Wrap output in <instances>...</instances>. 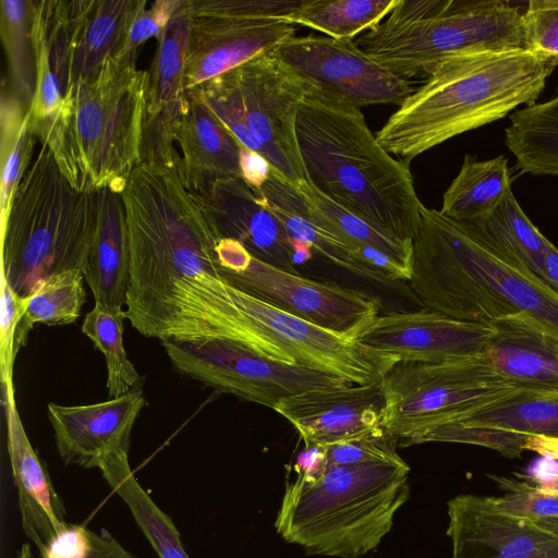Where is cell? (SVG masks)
<instances>
[{
  "mask_svg": "<svg viewBox=\"0 0 558 558\" xmlns=\"http://www.w3.org/2000/svg\"><path fill=\"white\" fill-rule=\"evenodd\" d=\"M130 241L125 314L160 341L215 339L232 303L218 235L178 166L138 162L121 192Z\"/></svg>",
  "mask_w": 558,
  "mask_h": 558,
  "instance_id": "1",
  "label": "cell"
},
{
  "mask_svg": "<svg viewBox=\"0 0 558 558\" xmlns=\"http://www.w3.org/2000/svg\"><path fill=\"white\" fill-rule=\"evenodd\" d=\"M295 133L306 179L316 190L412 242L425 206L409 163L380 145L360 107L314 85L300 107Z\"/></svg>",
  "mask_w": 558,
  "mask_h": 558,
  "instance_id": "2",
  "label": "cell"
},
{
  "mask_svg": "<svg viewBox=\"0 0 558 558\" xmlns=\"http://www.w3.org/2000/svg\"><path fill=\"white\" fill-rule=\"evenodd\" d=\"M413 293L426 310L484 325L526 313L558 336V293L480 227L424 207L412 240Z\"/></svg>",
  "mask_w": 558,
  "mask_h": 558,
  "instance_id": "3",
  "label": "cell"
},
{
  "mask_svg": "<svg viewBox=\"0 0 558 558\" xmlns=\"http://www.w3.org/2000/svg\"><path fill=\"white\" fill-rule=\"evenodd\" d=\"M558 60L530 50L461 53L441 60L377 131L400 160L534 105Z\"/></svg>",
  "mask_w": 558,
  "mask_h": 558,
  "instance_id": "4",
  "label": "cell"
},
{
  "mask_svg": "<svg viewBox=\"0 0 558 558\" xmlns=\"http://www.w3.org/2000/svg\"><path fill=\"white\" fill-rule=\"evenodd\" d=\"M147 82L135 59L109 57L69 88L50 118L29 128L76 189L122 192L141 161Z\"/></svg>",
  "mask_w": 558,
  "mask_h": 558,
  "instance_id": "5",
  "label": "cell"
},
{
  "mask_svg": "<svg viewBox=\"0 0 558 558\" xmlns=\"http://www.w3.org/2000/svg\"><path fill=\"white\" fill-rule=\"evenodd\" d=\"M405 461L323 466L287 484L278 534L307 554L359 558L389 533L408 500Z\"/></svg>",
  "mask_w": 558,
  "mask_h": 558,
  "instance_id": "6",
  "label": "cell"
},
{
  "mask_svg": "<svg viewBox=\"0 0 558 558\" xmlns=\"http://www.w3.org/2000/svg\"><path fill=\"white\" fill-rule=\"evenodd\" d=\"M96 223V190H78L41 145L1 222V277L28 298L50 276L83 271Z\"/></svg>",
  "mask_w": 558,
  "mask_h": 558,
  "instance_id": "7",
  "label": "cell"
},
{
  "mask_svg": "<svg viewBox=\"0 0 558 558\" xmlns=\"http://www.w3.org/2000/svg\"><path fill=\"white\" fill-rule=\"evenodd\" d=\"M354 43L408 80L454 54L527 50L523 13L500 0H399Z\"/></svg>",
  "mask_w": 558,
  "mask_h": 558,
  "instance_id": "8",
  "label": "cell"
},
{
  "mask_svg": "<svg viewBox=\"0 0 558 558\" xmlns=\"http://www.w3.org/2000/svg\"><path fill=\"white\" fill-rule=\"evenodd\" d=\"M302 0H184V86L199 85L272 52L295 36L286 17Z\"/></svg>",
  "mask_w": 558,
  "mask_h": 558,
  "instance_id": "9",
  "label": "cell"
},
{
  "mask_svg": "<svg viewBox=\"0 0 558 558\" xmlns=\"http://www.w3.org/2000/svg\"><path fill=\"white\" fill-rule=\"evenodd\" d=\"M385 430L402 447L424 432L509 392L482 353L440 363L397 362L383 376Z\"/></svg>",
  "mask_w": 558,
  "mask_h": 558,
  "instance_id": "10",
  "label": "cell"
},
{
  "mask_svg": "<svg viewBox=\"0 0 558 558\" xmlns=\"http://www.w3.org/2000/svg\"><path fill=\"white\" fill-rule=\"evenodd\" d=\"M241 325L257 350L279 362L338 376L350 384L381 380L398 362L391 355L365 347L232 288Z\"/></svg>",
  "mask_w": 558,
  "mask_h": 558,
  "instance_id": "11",
  "label": "cell"
},
{
  "mask_svg": "<svg viewBox=\"0 0 558 558\" xmlns=\"http://www.w3.org/2000/svg\"><path fill=\"white\" fill-rule=\"evenodd\" d=\"M161 344L177 372L271 409L306 390L350 385L331 374L272 360L233 340H166Z\"/></svg>",
  "mask_w": 558,
  "mask_h": 558,
  "instance_id": "12",
  "label": "cell"
},
{
  "mask_svg": "<svg viewBox=\"0 0 558 558\" xmlns=\"http://www.w3.org/2000/svg\"><path fill=\"white\" fill-rule=\"evenodd\" d=\"M221 76L233 92L270 172L299 189L307 179L295 125L302 101L314 85L271 52Z\"/></svg>",
  "mask_w": 558,
  "mask_h": 558,
  "instance_id": "13",
  "label": "cell"
},
{
  "mask_svg": "<svg viewBox=\"0 0 558 558\" xmlns=\"http://www.w3.org/2000/svg\"><path fill=\"white\" fill-rule=\"evenodd\" d=\"M220 271L254 298L348 339H356L379 313L374 298L277 268L252 255L240 270Z\"/></svg>",
  "mask_w": 558,
  "mask_h": 558,
  "instance_id": "14",
  "label": "cell"
},
{
  "mask_svg": "<svg viewBox=\"0 0 558 558\" xmlns=\"http://www.w3.org/2000/svg\"><path fill=\"white\" fill-rule=\"evenodd\" d=\"M271 53L316 87L360 108L400 105L415 90L408 78L373 60L351 39L292 36Z\"/></svg>",
  "mask_w": 558,
  "mask_h": 558,
  "instance_id": "15",
  "label": "cell"
},
{
  "mask_svg": "<svg viewBox=\"0 0 558 558\" xmlns=\"http://www.w3.org/2000/svg\"><path fill=\"white\" fill-rule=\"evenodd\" d=\"M558 437V392L515 388L411 440L477 445L518 458L527 436Z\"/></svg>",
  "mask_w": 558,
  "mask_h": 558,
  "instance_id": "16",
  "label": "cell"
},
{
  "mask_svg": "<svg viewBox=\"0 0 558 558\" xmlns=\"http://www.w3.org/2000/svg\"><path fill=\"white\" fill-rule=\"evenodd\" d=\"M381 380L316 388L280 400L274 410L298 430L306 448H324L385 429Z\"/></svg>",
  "mask_w": 558,
  "mask_h": 558,
  "instance_id": "17",
  "label": "cell"
},
{
  "mask_svg": "<svg viewBox=\"0 0 558 558\" xmlns=\"http://www.w3.org/2000/svg\"><path fill=\"white\" fill-rule=\"evenodd\" d=\"M493 332L425 308L378 315L355 340L398 362L440 363L482 353Z\"/></svg>",
  "mask_w": 558,
  "mask_h": 558,
  "instance_id": "18",
  "label": "cell"
},
{
  "mask_svg": "<svg viewBox=\"0 0 558 558\" xmlns=\"http://www.w3.org/2000/svg\"><path fill=\"white\" fill-rule=\"evenodd\" d=\"M447 535L451 558H558V536L498 509L493 497L450 499Z\"/></svg>",
  "mask_w": 558,
  "mask_h": 558,
  "instance_id": "19",
  "label": "cell"
},
{
  "mask_svg": "<svg viewBox=\"0 0 558 558\" xmlns=\"http://www.w3.org/2000/svg\"><path fill=\"white\" fill-rule=\"evenodd\" d=\"M183 1L157 38V49L147 71L141 148L143 162L174 167L180 160L174 143L187 100L184 86L186 20Z\"/></svg>",
  "mask_w": 558,
  "mask_h": 558,
  "instance_id": "20",
  "label": "cell"
},
{
  "mask_svg": "<svg viewBox=\"0 0 558 558\" xmlns=\"http://www.w3.org/2000/svg\"><path fill=\"white\" fill-rule=\"evenodd\" d=\"M145 403L140 386L93 404L49 402L48 418L63 463L92 469L111 453L129 452L132 429Z\"/></svg>",
  "mask_w": 558,
  "mask_h": 558,
  "instance_id": "21",
  "label": "cell"
},
{
  "mask_svg": "<svg viewBox=\"0 0 558 558\" xmlns=\"http://www.w3.org/2000/svg\"><path fill=\"white\" fill-rule=\"evenodd\" d=\"M204 211L219 239L242 244L248 253L277 268H295L300 248L258 190L242 177L216 184L201 197Z\"/></svg>",
  "mask_w": 558,
  "mask_h": 558,
  "instance_id": "22",
  "label": "cell"
},
{
  "mask_svg": "<svg viewBox=\"0 0 558 558\" xmlns=\"http://www.w3.org/2000/svg\"><path fill=\"white\" fill-rule=\"evenodd\" d=\"M89 1H33L32 38L37 82L29 109V128L50 118L70 88L74 39Z\"/></svg>",
  "mask_w": 558,
  "mask_h": 558,
  "instance_id": "23",
  "label": "cell"
},
{
  "mask_svg": "<svg viewBox=\"0 0 558 558\" xmlns=\"http://www.w3.org/2000/svg\"><path fill=\"white\" fill-rule=\"evenodd\" d=\"M482 355L514 388L558 392V336L526 313L496 319Z\"/></svg>",
  "mask_w": 558,
  "mask_h": 558,
  "instance_id": "24",
  "label": "cell"
},
{
  "mask_svg": "<svg viewBox=\"0 0 558 558\" xmlns=\"http://www.w3.org/2000/svg\"><path fill=\"white\" fill-rule=\"evenodd\" d=\"M8 451L17 489L22 527L39 553L69 523L49 476L33 449L20 418L14 389L2 387Z\"/></svg>",
  "mask_w": 558,
  "mask_h": 558,
  "instance_id": "25",
  "label": "cell"
},
{
  "mask_svg": "<svg viewBox=\"0 0 558 558\" xmlns=\"http://www.w3.org/2000/svg\"><path fill=\"white\" fill-rule=\"evenodd\" d=\"M177 144L182 155L179 172L186 186L199 197L216 184L242 177V146L211 109L187 92Z\"/></svg>",
  "mask_w": 558,
  "mask_h": 558,
  "instance_id": "26",
  "label": "cell"
},
{
  "mask_svg": "<svg viewBox=\"0 0 558 558\" xmlns=\"http://www.w3.org/2000/svg\"><path fill=\"white\" fill-rule=\"evenodd\" d=\"M313 220L352 248L384 280L409 281L412 242L335 203L308 181L295 189Z\"/></svg>",
  "mask_w": 558,
  "mask_h": 558,
  "instance_id": "27",
  "label": "cell"
},
{
  "mask_svg": "<svg viewBox=\"0 0 558 558\" xmlns=\"http://www.w3.org/2000/svg\"><path fill=\"white\" fill-rule=\"evenodd\" d=\"M83 275L95 303L121 306L130 281V241L121 192L96 190V223Z\"/></svg>",
  "mask_w": 558,
  "mask_h": 558,
  "instance_id": "28",
  "label": "cell"
},
{
  "mask_svg": "<svg viewBox=\"0 0 558 558\" xmlns=\"http://www.w3.org/2000/svg\"><path fill=\"white\" fill-rule=\"evenodd\" d=\"M145 0H90L74 39L70 87L117 57Z\"/></svg>",
  "mask_w": 558,
  "mask_h": 558,
  "instance_id": "29",
  "label": "cell"
},
{
  "mask_svg": "<svg viewBox=\"0 0 558 558\" xmlns=\"http://www.w3.org/2000/svg\"><path fill=\"white\" fill-rule=\"evenodd\" d=\"M257 190L299 248L317 251L356 275L384 280L379 274L364 265L352 248L313 220L294 187L270 172Z\"/></svg>",
  "mask_w": 558,
  "mask_h": 558,
  "instance_id": "30",
  "label": "cell"
},
{
  "mask_svg": "<svg viewBox=\"0 0 558 558\" xmlns=\"http://www.w3.org/2000/svg\"><path fill=\"white\" fill-rule=\"evenodd\" d=\"M511 186L508 159L477 160L465 155L461 169L442 195L440 213L453 220L482 226Z\"/></svg>",
  "mask_w": 558,
  "mask_h": 558,
  "instance_id": "31",
  "label": "cell"
},
{
  "mask_svg": "<svg viewBox=\"0 0 558 558\" xmlns=\"http://www.w3.org/2000/svg\"><path fill=\"white\" fill-rule=\"evenodd\" d=\"M98 469L112 490L128 505L159 558H190L173 522L136 481L129 463V452L107 456Z\"/></svg>",
  "mask_w": 558,
  "mask_h": 558,
  "instance_id": "32",
  "label": "cell"
},
{
  "mask_svg": "<svg viewBox=\"0 0 558 558\" xmlns=\"http://www.w3.org/2000/svg\"><path fill=\"white\" fill-rule=\"evenodd\" d=\"M506 145L522 172L558 175V95L510 116Z\"/></svg>",
  "mask_w": 558,
  "mask_h": 558,
  "instance_id": "33",
  "label": "cell"
},
{
  "mask_svg": "<svg viewBox=\"0 0 558 558\" xmlns=\"http://www.w3.org/2000/svg\"><path fill=\"white\" fill-rule=\"evenodd\" d=\"M0 5V34L8 66L3 85L29 110L37 82L32 38L33 0H3Z\"/></svg>",
  "mask_w": 558,
  "mask_h": 558,
  "instance_id": "34",
  "label": "cell"
},
{
  "mask_svg": "<svg viewBox=\"0 0 558 558\" xmlns=\"http://www.w3.org/2000/svg\"><path fill=\"white\" fill-rule=\"evenodd\" d=\"M399 0H302L286 22L316 29L335 39H351L373 29Z\"/></svg>",
  "mask_w": 558,
  "mask_h": 558,
  "instance_id": "35",
  "label": "cell"
},
{
  "mask_svg": "<svg viewBox=\"0 0 558 558\" xmlns=\"http://www.w3.org/2000/svg\"><path fill=\"white\" fill-rule=\"evenodd\" d=\"M480 227L510 258L548 286L544 257L549 240L525 215L511 186L507 189L489 218Z\"/></svg>",
  "mask_w": 558,
  "mask_h": 558,
  "instance_id": "36",
  "label": "cell"
},
{
  "mask_svg": "<svg viewBox=\"0 0 558 558\" xmlns=\"http://www.w3.org/2000/svg\"><path fill=\"white\" fill-rule=\"evenodd\" d=\"M29 110L24 109L2 84L0 104V220L4 221L15 190L34 156Z\"/></svg>",
  "mask_w": 558,
  "mask_h": 558,
  "instance_id": "37",
  "label": "cell"
},
{
  "mask_svg": "<svg viewBox=\"0 0 558 558\" xmlns=\"http://www.w3.org/2000/svg\"><path fill=\"white\" fill-rule=\"evenodd\" d=\"M126 319L121 306H106L95 303L82 324L86 335L99 350L107 365V389L110 398H117L138 386L141 375L128 357L123 330Z\"/></svg>",
  "mask_w": 558,
  "mask_h": 558,
  "instance_id": "38",
  "label": "cell"
},
{
  "mask_svg": "<svg viewBox=\"0 0 558 558\" xmlns=\"http://www.w3.org/2000/svg\"><path fill=\"white\" fill-rule=\"evenodd\" d=\"M84 275L70 269L50 276L28 298L20 324V343L24 347L35 324L63 326L77 320L86 301Z\"/></svg>",
  "mask_w": 558,
  "mask_h": 558,
  "instance_id": "39",
  "label": "cell"
},
{
  "mask_svg": "<svg viewBox=\"0 0 558 558\" xmlns=\"http://www.w3.org/2000/svg\"><path fill=\"white\" fill-rule=\"evenodd\" d=\"M398 439L380 429L351 440L318 448L319 461L311 471L323 466L400 461ZM307 471V472H311Z\"/></svg>",
  "mask_w": 558,
  "mask_h": 558,
  "instance_id": "40",
  "label": "cell"
},
{
  "mask_svg": "<svg viewBox=\"0 0 558 558\" xmlns=\"http://www.w3.org/2000/svg\"><path fill=\"white\" fill-rule=\"evenodd\" d=\"M505 493L493 497L501 511L537 521L558 518V495L546 493L525 481L489 475Z\"/></svg>",
  "mask_w": 558,
  "mask_h": 558,
  "instance_id": "41",
  "label": "cell"
},
{
  "mask_svg": "<svg viewBox=\"0 0 558 558\" xmlns=\"http://www.w3.org/2000/svg\"><path fill=\"white\" fill-rule=\"evenodd\" d=\"M0 373L2 387L13 388V365L20 344V324L26 312V299L19 296L1 277Z\"/></svg>",
  "mask_w": 558,
  "mask_h": 558,
  "instance_id": "42",
  "label": "cell"
},
{
  "mask_svg": "<svg viewBox=\"0 0 558 558\" xmlns=\"http://www.w3.org/2000/svg\"><path fill=\"white\" fill-rule=\"evenodd\" d=\"M527 50L558 60V0H531L523 13Z\"/></svg>",
  "mask_w": 558,
  "mask_h": 558,
  "instance_id": "43",
  "label": "cell"
},
{
  "mask_svg": "<svg viewBox=\"0 0 558 558\" xmlns=\"http://www.w3.org/2000/svg\"><path fill=\"white\" fill-rule=\"evenodd\" d=\"M182 0H158L142 8L132 23L122 49L114 58L135 59L137 48L147 39L158 38L181 5Z\"/></svg>",
  "mask_w": 558,
  "mask_h": 558,
  "instance_id": "44",
  "label": "cell"
},
{
  "mask_svg": "<svg viewBox=\"0 0 558 558\" xmlns=\"http://www.w3.org/2000/svg\"><path fill=\"white\" fill-rule=\"evenodd\" d=\"M90 550L89 530L70 524L40 551L41 558H87Z\"/></svg>",
  "mask_w": 558,
  "mask_h": 558,
  "instance_id": "45",
  "label": "cell"
},
{
  "mask_svg": "<svg viewBox=\"0 0 558 558\" xmlns=\"http://www.w3.org/2000/svg\"><path fill=\"white\" fill-rule=\"evenodd\" d=\"M89 537L90 550L87 558H136L105 530L100 534L89 530Z\"/></svg>",
  "mask_w": 558,
  "mask_h": 558,
  "instance_id": "46",
  "label": "cell"
},
{
  "mask_svg": "<svg viewBox=\"0 0 558 558\" xmlns=\"http://www.w3.org/2000/svg\"><path fill=\"white\" fill-rule=\"evenodd\" d=\"M242 178L252 186L258 189L270 173L268 162L259 155L242 148Z\"/></svg>",
  "mask_w": 558,
  "mask_h": 558,
  "instance_id": "47",
  "label": "cell"
},
{
  "mask_svg": "<svg viewBox=\"0 0 558 558\" xmlns=\"http://www.w3.org/2000/svg\"><path fill=\"white\" fill-rule=\"evenodd\" d=\"M523 448L524 450L534 451L544 458L558 460V437L527 436Z\"/></svg>",
  "mask_w": 558,
  "mask_h": 558,
  "instance_id": "48",
  "label": "cell"
},
{
  "mask_svg": "<svg viewBox=\"0 0 558 558\" xmlns=\"http://www.w3.org/2000/svg\"><path fill=\"white\" fill-rule=\"evenodd\" d=\"M544 271L548 286L558 293V248L550 241L545 252Z\"/></svg>",
  "mask_w": 558,
  "mask_h": 558,
  "instance_id": "49",
  "label": "cell"
},
{
  "mask_svg": "<svg viewBox=\"0 0 558 558\" xmlns=\"http://www.w3.org/2000/svg\"><path fill=\"white\" fill-rule=\"evenodd\" d=\"M539 489L558 495V473L542 478H531Z\"/></svg>",
  "mask_w": 558,
  "mask_h": 558,
  "instance_id": "50",
  "label": "cell"
},
{
  "mask_svg": "<svg viewBox=\"0 0 558 558\" xmlns=\"http://www.w3.org/2000/svg\"><path fill=\"white\" fill-rule=\"evenodd\" d=\"M537 526L558 536V518L533 521Z\"/></svg>",
  "mask_w": 558,
  "mask_h": 558,
  "instance_id": "51",
  "label": "cell"
},
{
  "mask_svg": "<svg viewBox=\"0 0 558 558\" xmlns=\"http://www.w3.org/2000/svg\"><path fill=\"white\" fill-rule=\"evenodd\" d=\"M20 558H32V553L28 544H23L20 550Z\"/></svg>",
  "mask_w": 558,
  "mask_h": 558,
  "instance_id": "52",
  "label": "cell"
}]
</instances>
